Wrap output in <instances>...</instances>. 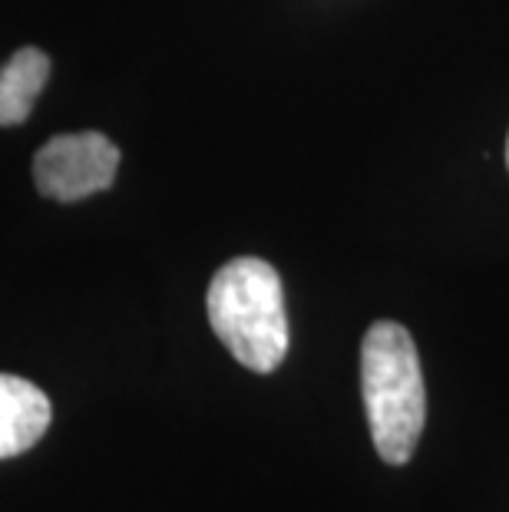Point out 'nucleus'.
<instances>
[{
	"label": "nucleus",
	"mask_w": 509,
	"mask_h": 512,
	"mask_svg": "<svg viewBox=\"0 0 509 512\" xmlns=\"http://www.w3.org/2000/svg\"><path fill=\"white\" fill-rule=\"evenodd\" d=\"M361 390L371 437L384 463L404 466L427 420V390L417 344L407 328L377 321L361 344Z\"/></svg>",
	"instance_id": "f257e3e1"
},
{
	"label": "nucleus",
	"mask_w": 509,
	"mask_h": 512,
	"mask_svg": "<svg viewBox=\"0 0 509 512\" xmlns=\"http://www.w3.org/2000/svg\"><path fill=\"white\" fill-rule=\"evenodd\" d=\"M212 331L238 364L272 374L288 354V311L278 271L262 258H232L205 294Z\"/></svg>",
	"instance_id": "f03ea898"
},
{
	"label": "nucleus",
	"mask_w": 509,
	"mask_h": 512,
	"mask_svg": "<svg viewBox=\"0 0 509 512\" xmlns=\"http://www.w3.org/2000/svg\"><path fill=\"white\" fill-rule=\"evenodd\" d=\"M119 149L103 133H63L40 146L34 182L53 202H80L106 192L116 179Z\"/></svg>",
	"instance_id": "7ed1b4c3"
},
{
	"label": "nucleus",
	"mask_w": 509,
	"mask_h": 512,
	"mask_svg": "<svg viewBox=\"0 0 509 512\" xmlns=\"http://www.w3.org/2000/svg\"><path fill=\"white\" fill-rule=\"evenodd\" d=\"M50 397L24 377L0 374V460L27 453L50 430Z\"/></svg>",
	"instance_id": "20e7f679"
},
{
	"label": "nucleus",
	"mask_w": 509,
	"mask_h": 512,
	"mask_svg": "<svg viewBox=\"0 0 509 512\" xmlns=\"http://www.w3.org/2000/svg\"><path fill=\"white\" fill-rule=\"evenodd\" d=\"M47 80H50L47 53L40 47H20L0 67V126L27 123Z\"/></svg>",
	"instance_id": "39448f33"
},
{
	"label": "nucleus",
	"mask_w": 509,
	"mask_h": 512,
	"mask_svg": "<svg viewBox=\"0 0 509 512\" xmlns=\"http://www.w3.org/2000/svg\"><path fill=\"white\" fill-rule=\"evenodd\" d=\"M506 162H509V143H506Z\"/></svg>",
	"instance_id": "423d86ee"
}]
</instances>
